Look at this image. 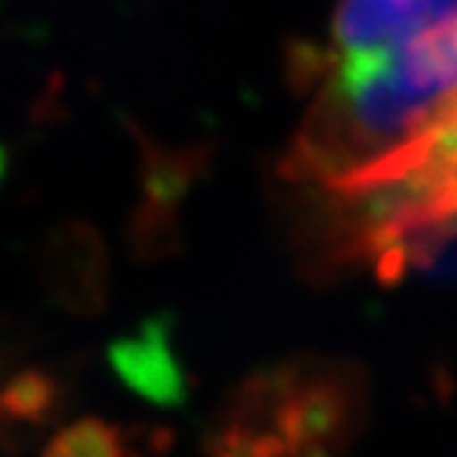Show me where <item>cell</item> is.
Segmentation results:
<instances>
[{
    "label": "cell",
    "mask_w": 457,
    "mask_h": 457,
    "mask_svg": "<svg viewBox=\"0 0 457 457\" xmlns=\"http://www.w3.org/2000/svg\"><path fill=\"white\" fill-rule=\"evenodd\" d=\"M328 55L281 174L334 187L457 105V0H342Z\"/></svg>",
    "instance_id": "1"
},
{
    "label": "cell",
    "mask_w": 457,
    "mask_h": 457,
    "mask_svg": "<svg viewBox=\"0 0 457 457\" xmlns=\"http://www.w3.org/2000/svg\"><path fill=\"white\" fill-rule=\"evenodd\" d=\"M4 162H6V154H4V149H0V171H4Z\"/></svg>",
    "instance_id": "8"
},
{
    "label": "cell",
    "mask_w": 457,
    "mask_h": 457,
    "mask_svg": "<svg viewBox=\"0 0 457 457\" xmlns=\"http://www.w3.org/2000/svg\"><path fill=\"white\" fill-rule=\"evenodd\" d=\"M116 375L157 405H177L185 400V375L174 358L162 322H146L138 334L124 337L111 347Z\"/></svg>",
    "instance_id": "2"
},
{
    "label": "cell",
    "mask_w": 457,
    "mask_h": 457,
    "mask_svg": "<svg viewBox=\"0 0 457 457\" xmlns=\"http://www.w3.org/2000/svg\"><path fill=\"white\" fill-rule=\"evenodd\" d=\"M331 67V55L320 50L314 42H295L287 53V78L298 94L312 91L317 83L325 80Z\"/></svg>",
    "instance_id": "6"
},
{
    "label": "cell",
    "mask_w": 457,
    "mask_h": 457,
    "mask_svg": "<svg viewBox=\"0 0 457 457\" xmlns=\"http://www.w3.org/2000/svg\"><path fill=\"white\" fill-rule=\"evenodd\" d=\"M408 248L403 243H395L383 248L378 256H375V276L380 284L391 287V284H400L405 270H408Z\"/></svg>",
    "instance_id": "7"
},
{
    "label": "cell",
    "mask_w": 457,
    "mask_h": 457,
    "mask_svg": "<svg viewBox=\"0 0 457 457\" xmlns=\"http://www.w3.org/2000/svg\"><path fill=\"white\" fill-rule=\"evenodd\" d=\"M215 457H325L322 452H295L268 430L232 424L215 446Z\"/></svg>",
    "instance_id": "4"
},
{
    "label": "cell",
    "mask_w": 457,
    "mask_h": 457,
    "mask_svg": "<svg viewBox=\"0 0 457 457\" xmlns=\"http://www.w3.org/2000/svg\"><path fill=\"white\" fill-rule=\"evenodd\" d=\"M55 397V386L42 372H22L4 391L0 408L14 419H39Z\"/></svg>",
    "instance_id": "5"
},
{
    "label": "cell",
    "mask_w": 457,
    "mask_h": 457,
    "mask_svg": "<svg viewBox=\"0 0 457 457\" xmlns=\"http://www.w3.org/2000/svg\"><path fill=\"white\" fill-rule=\"evenodd\" d=\"M42 457H124V444L113 424L86 416L61 428L47 441Z\"/></svg>",
    "instance_id": "3"
}]
</instances>
